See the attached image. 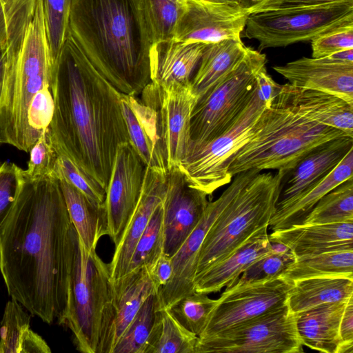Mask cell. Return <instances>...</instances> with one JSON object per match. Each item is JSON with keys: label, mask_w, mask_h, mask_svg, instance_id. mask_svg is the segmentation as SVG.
<instances>
[{"label": "cell", "mask_w": 353, "mask_h": 353, "mask_svg": "<svg viewBox=\"0 0 353 353\" xmlns=\"http://www.w3.org/2000/svg\"><path fill=\"white\" fill-rule=\"evenodd\" d=\"M166 176L164 253L172 256L196 226L210 201L206 193L189 185L178 166L170 169Z\"/></svg>", "instance_id": "cell-17"}, {"label": "cell", "mask_w": 353, "mask_h": 353, "mask_svg": "<svg viewBox=\"0 0 353 353\" xmlns=\"http://www.w3.org/2000/svg\"><path fill=\"white\" fill-rule=\"evenodd\" d=\"M146 166L130 142L117 148L105 199L106 235L115 247L123 234L139 201Z\"/></svg>", "instance_id": "cell-15"}, {"label": "cell", "mask_w": 353, "mask_h": 353, "mask_svg": "<svg viewBox=\"0 0 353 353\" xmlns=\"http://www.w3.org/2000/svg\"><path fill=\"white\" fill-rule=\"evenodd\" d=\"M285 172L257 173L223 210L201 245L195 276L225 259L258 230L268 227Z\"/></svg>", "instance_id": "cell-6"}, {"label": "cell", "mask_w": 353, "mask_h": 353, "mask_svg": "<svg viewBox=\"0 0 353 353\" xmlns=\"http://www.w3.org/2000/svg\"><path fill=\"white\" fill-rule=\"evenodd\" d=\"M264 0H238L239 6L244 10L249 11Z\"/></svg>", "instance_id": "cell-54"}, {"label": "cell", "mask_w": 353, "mask_h": 353, "mask_svg": "<svg viewBox=\"0 0 353 353\" xmlns=\"http://www.w3.org/2000/svg\"><path fill=\"white\" fill-rule=\"evenodd\" d=\"M1 1H2V0H1Z\"/></svg>", "instance_id": "cell-57"}, {"label": "cell", "mask_w": 353, "mask_h": 353, "mask_svg": "<svg viewBox=\"0 0 353 353\" xmlns=\"http://www.w3.org/2000/svg\"><path fill=\"white\" fill-rule=\"evenodd\" d=\"M57 162L54 176H62L83 193L92 203L101 206L105 199V191L92 178L79 169L68 157L56 152Z\"/></svg>", "instance_id": "cell-42"}, {"label": "cell", "mask_w": 353, "mask_h": 353, "mask_svg": "<svg viewBox=\"0 0 353 353\" xmlns=\"http://www.w3.org/2000/svg\"><path fill=\"white\" fill-rule=\"evenodd\" d=\"M255 79L258 97L267 107L270 106L279 94L281 85L276 83L268 74L265 66L257 72Z\"/></svg>", "instance_id": "cell-48"}, {"label": "cell", "mask_w": 353, "mask_h": 353, "mask_svg": "<svg viewBox=\"0 0 353 353\" xmlns=\"http://www.w3.org/2000/svg\"><path fill=\"white\" fill-rule=\"evenodd\" d=\"M129 141L146 167L166 174L168 168L157 110L137 96L121 93Z\"/></svg>", "instance_id": "cell-20"}, {"label": "cell", "mask_w": 353, "mask_h": 353, "mask_svg": "<svg viewBox=\"0 0 353 353\" xmlns=\"http://www.w3.org/2000/svg\"><path fill=\"white\" fill-rule=\"evenodd\" d=\"M348 26H353V0L251 13L244 37L256 40L261 50L311 41Z\"/></svg>", "instance_id": "cell-8"}, {"label": "cell", "mask_w": 353, "mask_h": 353, "mask_svg": "<svg viewBox=\"0 0 353 353\" xmlns=\"http://www.w3.org/2000/svg\"><path fill=\"white\" fill-rule=\"evenodd\" d=\"M205 1L215 2V3H225L239 5L238 0H205Z\"/></svg>", "instance_id": "cell-55"}, {"label": "cell", "mask_w": 353, "mask_h": 353, "mask_svg": "<svg viewBox=\"0 0 353 353\" xmlns=\"http://www.w3.org/2000/svg\"><path fill=\"white\" fill-rule=\"evenodd\" d=\"M216 299L194 292L171 305L168 309L176 320L197 336L203 330Z\"/></svg>", "instance_id": "cell-39"}, {"label": "cell", "mask_w": 353, "mask_h": 353, "mask_svg": "<svg viewBox=\"0 0 353 353\" xmlns=\"http://www.w3.org/2000/svg\"><path fill=\"white\" fill-rule=\"evenodd\" d=\"M278 94L306 119L353 137V105L343 99L320 91L297 88L289 83L281 85Z\"/></svg>", "instance_id": "cell-24"}, {"label": "cell", "mask_w": 353, "mask_h": 353, "mask_svg": "<svg viewBox=\"0 0 353 353\" xmlns=\"http://www.w3.org/2000/svg\"><path fill=\"white\" fill-rule=\"evenodd\" d=\"M343 0H264L248 11L249 14L277 9L323 5Z\"/></svg>", "instance_id": "cell-49"}, {"label": "cell", "mask_w": 353, "mask_h": 353, "mask_svg": "<svg viewBox=\"0 0 353 353\" xmlns=\"http://www.w3.org/2000/svg\"><path fill=\"white\" fill-rule=\"evenodd\" d=\"M353 296V279L322 276L293 282L287 298L289 310L296 315L323 304L345 302Z\"/></svg>", "instance_id": "cell-30"}, {"label": "cell", "mask_w": 353, "mask_h": 353, "mask_svg": "<svg viewBox=\"0 0 353 353\" xmlns=\"http://www.w3.org/2000/svg\"><path fill=\"white\" fill-rule=\"evenodd\" d=\"M5 70V50L4 46L0 47V99L2 93Z\"/></svg>", "instance_id": "cell-53"}, {"label": "cell", "mask_w": 353, "mask_h": 353, "mask_svg": "<svg viewBox=\"0 0 353 353\" xmlns=\"http://www.w3.org/2000/svg\"><path fill=\"white\" fill-rule=\"evenodd\" d=\"M353 222V178L343 182L314 206L302 224Z\"/></svg>", "instance_id": "cell-35"}, {"label": "cell", "mask_w": 353, "mask_h": 353, "mask_svg": "<svg viewBox=\"0 0 353 353\" xmlns=\"http://www.w3.org/2000/svg\"><path fill=\"white\" fill-rule=\"evenodd\" d=\"M179 5H184L187 0H169Z\"/></svg>", "instance_id": "cell-56"}, {"label": "cell", "mask_w": 353, "mask_h": 353, "mask_svg": "<svg viewBox=\"0 0 353 353\" xmlns=\"http://www.w3.org/2000/svg\"><path fill=\"white\" fill-rule=\"evenodd\" d=\"M269 239L286 245L296 256L353 249V222L294 225L272 231Z\"/></svg>", "instance_id": "cell-23"}, {"label": "cell", "mask_w": 353, "mask_h": 353, "mask_svg": "<svg viewBox=\"0 0 353 353\" xmlns=\"http://www.w3.org/2000/svg\"><path fill=\"white\" fill-rule=\"evenodd\" d=\"M56 177L59 179L69 216L80 242L87 252L96 250L100 238L106 235L104 205L94 204L62 176Z\"/></svg>", "instance_id": "cell-31"}, {"label": "cell", "mask_w": 353, "mask_h": 353, "mask_svg": "<svg viewBox=\"0 0 353 353\" xmlns=\"http://www.w3.org/2000/svg\"><path fill=\"white\" fill-rule=\"evenodd\" d=\"M156 293V286L147 267L110 279V320L103 353H112L143 302Z\"/></svg>", "instance_id": "cell-21"}, {"label": "cell", "mask_w": 353, "mask_h": 353, "mask_svg": "<svg viewBox=\"0 0 353 353\" xmlns=\"http://www.w3.org/2000/svg\"><path fill=\"white\" fill-rule=\"evenodd\" d=\"M265 107L256 90L247 106L223 134L203 143L190 141L178 166L190 186L211 196L232 181L229 174L232 160L252 137L255 123Z\"/></svg>", "instance_id": "cell-10"}, {"label": "cell", "mask_w": 353, "mask_h": 353, "mask_svg": "<svg viewBox=\"0 0 353 353\" xmlns=\"http://www.w3.org/2000/svg\"><path fill=\"white\" fill-rule=\"evenodd\" d=\"M207 45L174 41L153 45L150 54L151 81L160 85L190 83Z\"/></svg>", "instance_id": "cell-26"}, {"label": "cell", "mask_w": 353, "mask_h": 353, "mask_svg": "<svg viewBox=\"0 0 353 353\" xmlns=\"http://www.w3.org/2000/svg\"><path fill=\"white\" fill-rule=\"evenodd\" d=\"M268 227L258 230L237 249L194 279V290L209 294L234 283L253 263L271 250Z\"/></svg>", "instance_id": "cell-25"}, {"label": "cell", "mask_w": 353, "mask_h": 353, "mask_svg": "<svg viewBox=\"0 0 353 353\" xmlns=\"http://www.w3.org/2000/svg\"><path fill=\"white\" fill-rule=\"evenodd\" d=\"M249 14L237 4L187 0L173 41L209 43L240 39Z\"/></svg>", "instance_id": "cell-16"}, {"label": "cell", "mask_w": 353, "mask_h": 353, "mask_svg": "<svg viewBox=\"0 0 353 353\" xmlns=\"http://www.w3.org/2000/svg\"><path fill=\"white\" fill-rule=\"evenodd\" d=\"M246 50L247 47L241 39H227L208 43L190 80L192 91L197 100L236 67Z\"/></svg>", "instance_id": "cell-28"}, {"label": "cell", "mask_w": 353, "mask_h": 353, "mask_svg": "<svg viewBox=\"0 0 353 353\" xmlns=\"http://www.w3.org/2000/svg\"><path fill=\"white\" fill-rule=\"evenodd\" d=\"M53 111L54 99L51 86L48 85L37 93L29 107L28 121L34 143L47 131Z\"/></svg>", "instance_id": "cell-44"}, {"label": "cell", "mask_w": 353, "mask_h": 353, "mask_svg": "<svg viewBox=\"0 0 353 353\" xmlns=\"http://www.w3.org/2000/svg\"><path fill=\"white\" fill-rule=\"evenodd\" d=\"M152 46L173 41L184 5L169 0H144Z\"/></svg>", "instance_id": "cell-38"}, {"label": "cell", "mask_w": 353, "mask_h": 353, "mask_svg": "<svg viewBox=\"0 0 353 353\" xmlns=\"http://www.w3.org/2000/svg\"><path fill=\"white\" fill-rule=\"evenodd\" d=\"M303 345L296 315L287 303L257 317L204 338L194 353H299Z\"/></svg>", "instance_id": "cell-11"}, {"label": "cell", "mask_w": 353, "mask_h": 353, "mask_svg": "<svg viewBox=\"0 0 353 353\" xmlns=\"http://www.w3.org/2000/svg\"><path fill=\"white\" fill-rule=\"evenodd\" d=\"M156 312V294H152L143 302L114 346L112 353H145Z\"/></svg>", "instance_id": "cell-36"}, {"label": "cell", "mask_w": 353, "mask_h": 353, "mask_svg": "<svg viewBox=\"0 0 353 353\" xmlns=\"http://www.w3.org/2000/svg\"><path fill=\"white\" fill-rule=\"evenodd\" d=\"M341 344L337 353H353V296L347 302L339 325Z\"/></svg>", "instance_id": "cell-47"}, {"label": "cell", "mask_w": 353, "mask_h": 353, "mask_svg": "<svg viewBox=\"0 0 353 353\" xmlns=\"http://www.w3.org/2000/svg\"><path fill=\"white\" fill-rule=\"evenodd\" d=\"M166 175L146 167L139 201L109 263L110 279H117L128 273L137 241L154 211L165 199Z\"/></svg>", "instance_id": "cell-22"}, {"label": "cell", "mask_w": 353, "mask_h": 353, "mask_svg": "<svg viewBox=\"0 0 353 353\" xmlns=\"http://www.w3.org/2000/svg\"><path fill=\"white\" fill-rule=\"evenodd\" d=\"M347 301L320 305L296 314L302 345L321 352L337 353L339 325Z\"/></svg>", "instance_id": "cell-27"}, {"label": "cell", "mask_w": 353, "mask_h": 353, "mask_svg": "<svg viewBox=\"0 0 353 353\" xmlns=\"http://www.w3.org/2000/svg\"><path fill=\"white\" fill-rule=\"evenodd\" d=\"M312 58H322L353 48V26L343 28L319 36L311 41Z\"/></svg>", "instance_id": "cell-46"}, {"label": "cell", "mask_w": 353, "mask_h": 353, "mask_svg": "<svg viewBox=\"0 0 353 353\" xmlns=\"http://www.w3.org/2000/svg\"><path fill=\"white\" fill-rule=\"evenodd\" d=\"M327 57L338 62L353 63V48L341 50Z\"/></svg>", "instance_id": "cell-52"}, {"label": "cell", "mask_w": 353, "mask_h": 353, "mask_svg": "<svg viewBox=\"0 0 353 353\" xmlns=\"http://www.w3.org/2000/svg\"><path fill=\"white\" fill-rule=\"evenodd\" d=\"M7 39L0 99V145L30 152L34 145L28 121L34 97L51 85L53 61L42 0H3Z\"/></svg>", "instance_id": "cell-4"}, {"label": "cell", "mask_w": 353, "mask_h": 353, "mask_svg": "<svg viewBox=\"0 0 353 353\" xmlns=\"http://www.w3.org/2000/svg\"><path fill=\"white\" fill-rule=\"evenodd\" d=\"M292 282L322 276L353 279V249H343L296 256L281 274Z\"/></svg>", "instance_id": "cell-33"}, {"label": "cell", "mask_w": 353, "mask_h": 353, "mask_svg": "<svg viewBox=\"0 0 353 353\" xmlns=\"http://www.w3.org/2000/svg\"><path fill=\"white\" fill-rule=\"evenodd\" d=\"M266 63L265 54L247 47L236 67L196 101L190 121L192 141L209 142L233 124L255 93V75Z\"/></svg>", "instance_id": "cell-9"}, {"label": "cell", "mask_w": 353, "mask_h": 353, "mask_svg": "<svg viewBox=\"0 0 353 353\" xmlns=\"http://www.w3.org/2000/svg\"><path fill=\"white\" fill-rule=\"evenodd\" d=\"M353 149L323 180L287 206L276 210L268 227L272 231L302 224L317 202L330 190L353 178Z\"/></svg>", "instance_id": "cell-29"}, {"label": "cell", "mask_w": 353, "mask_h": 353, "mask_svg": "<svg viewBox=\"0 0 353 353\" xmlns=\"http://www.w3.org/2000/svg\"><path fill=\"white\" fill-rule=\"evenodd\" d=\"M30 314L14 299L5 307L0 327V353H49L45 340L30 326Z\"/></svg>", "instance_id": "cell-32"}, {"label": "cell", "mask_w": 353, "mask_h": 353, "mask_svg": "<svg viewBox=\"0 0 353 353\" xmlns=\"http://www.w3.org/2000/svg\"><path fill=\"white\" fill-rule=\"evenodd\" d=\"M292 284L282 275L257 280L237 279L216 299L198 338L210 336L285 305Z\"/></svg>", "instance_id": "cell-12"}, {"label": "cell", "mask_w": 353, "mask_h": 353, "mask_svg": "<svg viewBox=\"0 0 353 353\" xmlns=\"http://www.w3.org/2000/svg\"><path fill=\"white\" fill-rule=\"evenodd\" d=\"M163 216V201L154 211L149 223L137 241L128 272L142 267L149 268L164 253Z\"/></svg>", "instance_id": "cell-37"}, {"label": "cell", "mask_w": 353, "mask_h": 353, "mask_svg": "<svg viewBox=\"0 0 353 353\" xmlns=\"http://www.w3.org/2000/svg\"><path fill=\"white\" fill-rule=\"evenodd\" d=\"M271 245L270 252L250 265L238 279L248 281L278 276L295 261L296 256L286 245L276 242Z\"/></svg>", "instance_id": "cell-41"}, {"label": "cell", "mask_w": 353, "mask_h": 353, "mask_svg": "<svg viewBox=\"0 0 353 353\" xmlns=\"http://www.w3.org/2000/svg\"><path fill=\"white\" fill-rule=\"evenodd\" d=\"M29 153L28 169L23 170V174L29 179L34 181L54 176L57 155L50 142L47 131L39 138Z\"/></svg>", "instance_id": "cell-43"}, {"label": "cell", "mask_w": 353, "mask_h": 353, "mask_svg": "<svg viewBox=\"0 0 353 353\" xmlns=\"http://www.w3.org/2000/svg\"><path fill=\"white\" fill-rule=\"evenodd\" d=\"M110 272L96 250L78 237L67 306L60 325L72 332L77 350L102 353L110 320Z\"/></svg>", "instance_id": "cell-7"}, {"label": "cell", "mask_w": 353, "mask_h": 353, "mask_svg": "<svg viewBox=\"0 0 353 353\" xmlns=\"http://www.w3.org/2000/svg\"><path fill=\"white\" fill-rule=\"evenodd\" d=\"M7 39V23L3 5L0 0V47H3Z\"/></svg>", "instance_id": "cell-51"}, {"label": "cell", "mask_w": 353, "mask_h": 353, "mask_svg": "<svg viewBox=\"0 0 353 353\" xmlns=\"http://www.w3.org/2000/svg\"><path fill=\"white\" fill-rule=\"evenodd\" d=\"M148 269L150 277L156 286L157 292L165 287L172 278V258L163 253Z\"/></svg>", "instance_id": "cell-50"}, {"label": "cell", "mask_w": 353, "mask_h": 353, "mask_svg": "<svg viewBox=\"0 0 353 353\" xmlns=\"http://www.w3.org/2000/svg\"><path fill=\"white\" fill-rule=\"evenodd\" d=\"M345 135L306 119L277 94L256 121L252 137L234 157L229 174L233 178L251 169L286 172L315 147Z\"/></svg>", "instance_id": "cell-5"}, {"label": "cell", "mask_w": 353, "mask_h": 353, "mask_svg": "<svg viewBox=\"0 0 353 353\" xmlns=\"http://www.w3.org/2000/svg\"><path fill=\"white\" fill-rule=\"evenodd\" d=\"M50 86L54 111L47 134L52 146L105 191L117 148L130 142L121 93L92 65L69 32L53 64Z\"/></svg>", "instance_id": "cell-2"}, {"label": "cell", "mask_w": 353, "mask_h": 353, "mask_svg": "<svg viewBox=\"0 0 353 353\" xmlns=\"http://www.w3.org/2000/svg\"><path fill=\"white\" fill-rule=\"evenodd\" d=\"M273 69L292 85L332 94L353 105V63L302 57Z\"/></svg>", "instance_id": "cell-19"}, {"label": "cell", "mask_w": 353, "mask_h": 353, "mask_svg": "<svg viewBox=\"0 0 353 353\" xmlns=\"http://www.w3.org/2000/svg\"><path fill=\"white\" fill-rule=\"evenodd\" d=\"M140 94V99L157 112L168 171L179 166L191 141L190 121L196 97L190 83L160 85L151 81Z\"/></svg>", "instance_id": "cell-14"}, {"label": "cell", "mask_w": 353, "mask_h": 353, "mask_svg": "<svg viewBox=\"0 0 353 353\" xmlns=\"http://www.w3.org/2000/svg\"><path fill=\"white\" fill-rule=\"evenodd\" d=\"M197 339L168 309L158 310L145 353H194Z\"/></svg>", "instance_id": "cell-34"}, {"label": "cell", "mask_w": 353, "mask_h": 353, "mask_svg": "<svg viewBox=\"0 0 353 353\" xmlns=\"http://www.w3.org/2000/svg\"><path fill=\"white\" fill-rule=\"evenodd\" d=\"M77 244L59 179L32 181L22 171L0 232V272L8 295L30 315L60 325Z\"/></svg>", "instance_id": "cell-1"}, {"label": "cell", "mask_w": 353, "mask_h": 353, "mask_svg": "<svg viewBox=\"0 0 353 353\" xmlns=\"http://www.w3.org/2000/svg\"><path fill=\"white\" fill-rule=\"evenodd\" d=\"M53 64L67 39L72 0H42Z\"/></svg>", "instance_id": "cell-40"}, {"label": "cell", "mask_w": 353, "mask_h": 353, "mask_svg": "<svg viewBox=\"0 0 353 353\" xmlns=\"http://www.w3.org/2000/svg\"><path fill=\"white\" fill-rule=\"evenodd\" d=\"M259 172L260 171L258 170L251 169L236 174L231 184L221 196L208 203L196 226L171 256L172 278L165 287L156 293L157 310L167 309L179 299L195 292L194 279L199 252L208 230L232 200Z\"/></svg>", "instance_id": "cell-13"}, {"label": "cell", "mask_w": 353, "mask_h": 353, "mask_svg": "<svg viewBox=\"0 0 353 353\" xmlns=\"http://www.w3.org/2000/svg\"><path fill=\"white\" fill-rule=\"evenodd\" d=\"M68 32L120 93L139 95L151 82L152 40L144 0H72Z\"/></svg>", "instance_id": "cell-3"}, {"label": "cell", "mask_w": 353, "mask_h": 353, "mask_svg": "<svg viewBox=\"0 0 353 353\" xmlns=\"http://www.w3.org/2000/svg\"><path fill=\"white\" fill-rule=\"evenodd\" d=\"M352 149L353 137L345 135L311 150L292 169L285 172L276 210L290 204L323 180Z\"/></svg>", "instance_id": "cell-18"}, {"label": "cell", "mask_w": 353, "mask_h": 353, "mask_svg": "<svg viewBox=\"0 0 353 353\" xmlns=\"http://www.w3.org/2000/svg\"><path fill=\"white\" fill-rule=\"evenodd\" d=\"M22 171L14 163H0V232L16 198Z\"/></svg>", "instance_id": "cell-45"}]
</instances>
